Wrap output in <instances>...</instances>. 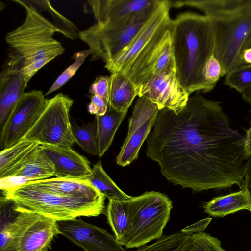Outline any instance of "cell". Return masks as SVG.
Wrapping results in <instances>:
<instances>
[{"label": "cell", "instance_id": "4dcf8cb0", "mask_svg": "<svg viewBox=\"0 0 251 251\" xmlns=\"http://www.w3.org/2000/svg\"><path fill=\"white\" fill-rule=\"evenodd\" d=\"M224 84L242 93L251 86V64L241 65L226 75Z\"/></svg>", "mask_w": 251, "mask_h": 251}, {"label": "cell", "instance_id": "7a4b0ae2", "mask_svg": "<svg viewBox=\"0 0 251 251\" xmlns=\"http://www.w3.org/2000/svg\"><path fill=\"white\" fill-rule=\"evenodd\" d=\"M171 35L178 79L190 95L207 93L203 77L204 66L214 54L215 30L210 18L192 12L172 20Z\"/></svg>", "mask_w": 251, "mask_h": 251}, {"label": "cell", "instance_id": "30bf717a", "mask_svg": "<svg viewBox=\"0 0 251 251\" xmlns=\"http://www.w3.org/2000/svg\"><path fill=\"white\" fill-rule=\"evenodd\" d=\"M48 100L41 90L24 93L1 129V151L24 138L42 113Z\"/></svg>", "mask_w": 251, "mask_h": 251}, {"label": "cell", "instance_id": "6da1fadb", "mask_svg": "<svg viewBox=\"0 0 251 251\" xmlns=\"http://www.w3.org/2000/svg\"><path fill=\"white\" fill-rule=\"evenodd\" d=\"M221 104L196 94L178 113L158 111L146 154L174 185L194 192L235 185L242 190L248 159L245 136L231 128Z\"/></svg>", "mask_w": 251, "mask_h": 251}, {"label": "cell", "instance_id": "60d3db41", "mask_svg": "<svg viewBox=\"0 0 251 251\" xmlns=\"http://www.w3.org/2000/svg\"><path fill=\"white\" fill-rule=\"evenodd\" d=\"M251 44V29L250 33L247 37L245 44L243 47V51L246 49L250 48Z\"/></svg>", "mask_w": 251, "mask_h": 251}, {"label": "cell", "instance_id": "f35d334b", "mask_svg": "<svg viewBox=\"0 0 251 251\" xmlns=\"http://www.w3.org/2000/svg\"><path fill=\"white\" fill-rule=\"evenodd\" d=\"M244 141V150L246 156L248 158L251 156V121L250 127L246 130Z\"/></svg>", "mask_w": 251, "mask_h": 251}, {"label": "cell", "instance_id": "52a82bcc", "mask_svg": "<svg viewBox=\"0 0 251 251\" xmlns=\"http://www.w3.org/2000/svg\"><path fill=\"white\" fill-rule=\"evenodd\" d=\"M161 0L133 21L123 25H100L95 23L79 31V38L89 47L91 60L112 62L134 40L158 8Z\"/></svg>", "mask_w": 251, "mask_h": 251}, {"label": "cell", "instance_id": "f546056e", "mask_svg": "<svg viewBox=\"0 0 251 251\" xmlns=\"http://www.w3.org/2000/svg\"><path fill=\"white\" fill-rule=\"evenodd\" d=\"M30 1L34 5L42 7L43 10L49 11L52 17L56 19L57 26L65 36L73 40L79 37V31L75 25L57 11L51 6L49 0Z\"/></svg>", "mask_w": 251, "mask_h": 251}, {"label": "cell", "instance_id": "ba28073f", "mask_svg": "<svg viewBox=\"0 0 251 251\" xmlns=\"http://www.w3.org/2000/svg\"><path fill=\"white\" fill-rule=\"evenodd\" d=\"M74 100L59 93L48 99L42 113L22 140L71 147L75 143L69 112Z\"/></svg>", "mask_w": 251, "mask_h": 251}, {"label": "cell", "instance_id": "5b68a950", "mask_svg": "<svg viewBox=\"0 0 251 251\" xmlns=\"http://www.w3.org/2000/svg\"><path fill=\"white\" fill-rule=\"evenodd\" d=\"M1 189L3 196L12 200L19 206L57 222L105 213V199L65 196L40 188L30 181Z\"/></svg>", "mask_w": 251, "mask_h": 251}, {"label": "cell", "instance_id": "1f68e13d", "mask_svg": "<svg viewBox=\"0 0 251 251\" xmlns=\"http://www.w3.org/2000/svg\"><path fill=\"white\" fill-rule=\"evenodd\" d=\"M184 251H228L224 249L219 239L204 232L195 233L190 237Z\"/></svg>", "mask_w": 251, "mask_h": 251}, {"label": "cell", "instance_id": "2e32d148", "mask_svg": "<svg viewBox=\"0 0 251 251\" xmlns=\"http://www.w3.org/2000/svg\"><path fill=\"white\" fill-rule=\"evenodd\" d=\"M28 83L20 70L8 61L0 74V126L1 129L24 94Z\"/></svg>", "mask_w": 251, "mask_h": 251}, {"label": "cell", "instance_id": "f1b7e54d", "mask_svg": "<svg viewBox=\"0 0 251 251\" xmlns=\"http://www.w3.org/2000/svg\"><path fill=\"white\" fill-rule=\"evenodd\" d=\"M159 110L156 104L144 97L139 98L129 119L126 138H130L155 113Z\"/></svg>", "mask_w": 251, "mask_h": 251}, {"label": "cell", "instance_id": "8d00e7d4", "mask_svg": "<svg viewBox=\"0 0 251 251\" xmlns=\"http://www.w3.org/2000/svg\"><path fill=\"white\" fill-rule=\"evenodd\" d=\"M242 189L247 196L250 207V211L251 212V156L248 158L246 162Z\"/></svg>", "mask_w": 251, "mask_h": 251}, {"label": "cell", "instance_id": "b9f144b4", "mask_svg": "<svg viewBox=\"0 0 251 251\" xmlns=\"http://www.w3.org/2000/svg\"><path fill=\"white\" fill-rule=\"evenodd\" d=\"M250 48H251V45H250Z\"/></svg>", "mask_w": 251, "mask_h": 251}, {"label": "cell", "instance_id": "e0dca14e", "mask_svg": "<svg viewBox=\"0 0 251 251\" xmlns=\"http://www.w3.org/2000/svg\"><path fill=\"white\" fill-rule=\"evenodd\" d=\"M58 234L57 221L43 216L25 231L10 251H48Z\"/></svg>", "mask_w": 251, "mask_h": 251}, {"label": "cell", "instance_id": "277c9868", "mask_svg": "<svg viewBox=\"0 0 251 251\" xmlns=\"http://www.w3.org/2000/svg\"><path fill=\"white\" fill-rule=\"evenodd\" d=\"M12 1L24 8L26 17L19 27L6 36L10 50L8 62L20 70L28 83L40 69L64 52L62 44L53 38L56 32H62L30 0Z\"/></svg>", "mask_w": 251, "mask_h": 251}, {"label": "cell", "instance_id": "ffe728a7", "mask_svg": "<svg viewBox=\"0 0 251 251\" xmlns=\"http://www.w3.org/2000/svg\"><path fill=\"white\" fill-rule=\"evenodd\" d=\"M108 106L120 113L127 112L137 96L136 87L125 75L112 73L110 77Z\"/></svg>", "mask_w": 251, "mask_h": 251}, {"label": "cell", "instance_id": "44dd1931", "mask_svg": "<svg viewBox=\"0 0 251 251\" xmlns=\"http://www.w3.org/2000/svg\"><path fill=\"white\" fill-rule=\"evenodd\" d=\"M203 207L205 213L216 217H223L240 210H250L247 196L242 189L215 197L205 203Z\"/></svg>", "mask_w": 251, "mask_h": 251}, {"label": "cell", "instance_id": "484cf974", "mask_svg": "<svg viewBox=\"0 0 251 251\" xmlns=\"http://www.w3.org/2000/svg\"><path fill=\"white\" fill-rule=\"evenodd\" d=\"M54 166L40 149L35 157L19 171L15 177H23L30 181L48 179L54 176Z\"/></svg>", "mask_w": 251, "mask_h": 251}, {"label": "cell", "instance_id": "74e56055", "mask_svg": "<svg viewBox=\"0 0 251 251\" xmlns=\"http://www.w3.org/2000/svg\"><path fill=\"white\" fill-rule=\"evenodd\" d=\"M212 220L211 218H206L183 228L181 231L188 235L203 232L207 227Z\"/></svg>", "mask_w": 251, "mask_h": 251}, {"label": "cell", "instance_id": "ac0fdd59", "mask_svg": "<svg viewBox=\"0 0 251 251\" xmlns=\"http://www.w3.org/2000/svg\"><path fill=\"white\" fill-rule=\"evenodd\" d=\"M40 144L23 140L0 153V178L15 177L36 156Z\"/></svg>", "mask_w": 251, "mask_h": 251}, {"label": "cell", "instance_id": "e575fe53", "mask_svg": "<svg viewBox=\"0 0 251 251\" xmlns=\"http://www.w3.org/2000/svg\"><path fill=\"white\" fill-rule=\"evenodd\" d=\"M109 86V77L107 76H100L95 79L91 85L89 91L92 95L99 96L108 105Z\"/></svg>", "mask_w": 251, "mask_h": 251}, {"label": "cell", "instance_id": "7402d4cb", "mask_svg": "<svg viewBox=\"0 0 251 251\" xmlns=\"http://www.w3.org/2000/svg\"><path fill=\"white\" fill-rule=\"evenodd\" d=\"M126 113L119 112L108 106L104 115L96 116L99 158L104 155L112 144L116 132Z\"/></svg>", "mask_w": 251, "mask_h": 251}, {"label": "cell", "instance_id": "ab89813d", "mask_svg": "<svg viewBox=\"0 0 251 251\" xmlns=\"http://www.w3.org/2000/svg\"><path fill=\"white\" fill-rule=\"evenodd\" d=\"M242 59L244 63L251 64V48H249L242 53Z\"/></svg>", "mask_w": 251, "mask_h": 251}, {"label": "cell", "instance_id": "d6a6232c", "mask_svg": "<svg viewBox=\"0 0 251 251\" xmlns=\"http://www.w3.org/2000/svg\"><path fill=\"white\" fill-rule=\"evenodd\" d=\"M90 54L91 51L89 49L75 53L73 55L75 60L73 63L60 75L46 93V95H49L58 90L68 82L83 64L86 57Z\"/></svg>", "mask_w": 251, "mask_h": 251}, {"label": "cell", "instance_id": "d6986e66", "mask_svg": "<svg viewBox=\"0 0 251 251\" xmlns=\"http://www.w3.org/2000/svg\"><path fill=\"white\" fill-rule=\"evenodd\" d=\"M30 181L40 188L65 196L95 200L105 199L86 180L54 177Z\"/></svg>", "mask_w": 251, "mask_h": 251}, {"label": "cell", "instance_id": "8fae6325", "mask_svg": "<svg viewBox=\"0 0 251 251\" xmlns=\"http://www.w3.org/2000/svg\"><path fill=\"white\" fill-rule=\"evenodd\" d=\"M137 96L156 104L159 110L167 108L178 113L186 105L189 93L179 81L176 69L169 68L153 76L136 89Z\"/></svg>", "mask_w": 251, "mask_h": 251}, {"label": "cell", "instance_id": "4316f807", "mask_svg": "<svg viewBox=\"0 0 251 251\" xmlns=\"http://www.w3.org/2000/svg\"><path fill=\"white\" fill-rule=\"evenodd\" d=\"M190 237L181 231L163 235L154 243L139 247L134 251H184Z\"/></svg>", "mask_w": 251, "mask_h": 251}, {"label": "cell", "instance_id": "7c38bea8", "mask_svg": "<svg viewBox=\"0 0 251 251\" xmlns=\"http://www.w3.org/2000/svg\"><path fill=\"white\" fill-rule=\"evenodd\" d=\"M60 234L85 251H127L114 235L78 217L58 222Z\"/></svg>", "mask_w": 251, "mask_h": 251}, {"label": "cell", "instance_id": "603a6c76", "mask_svg": "<svg viewBox=\"0 0 251 251\" xmlns=\"http://www.w3.org/2000/svg\"><path fill=\"white\" fill-rule=\"evenodd\" d=\"M158 112L153 114L130 138L125 140L116 157L118 165L125 167L137 159L139 150L152 128Z\"/></svg>", "mask_w": 251, "mask_h": 251}, {"label": "cell", "instance_id": "3957f363", "mask_svg": "<svg viewBox=\"0 0 251 251\" xmlns=\"http://www.w3.org/2000/svg\"><path fill=\"white\" fill-rule=\"evenodd\" d=\"M171 7L189 6L203 12L215 30L214 56L223 77L242 65L243 47L251 29V0H169Z\"/></svg>", "mask_w": 251, "mask_h": 251}, {"label": "cell", "instance_id": "8992f818", "mask_svg": "<svg viewBox=\"0 0 251 251\" xmlns=\"http://www.w3.org/2000/svg\"><path fill=\"white\" fill-rule=\"evenodd\" d=\"M126 202L130 225L124 246L138 248L163 236L173 208L167 196L154 191L146 192L131 197Z\"/></svg>", "mask_w": 251, "mask_h": 251}, {"label": "cell", "instance_id": "4fadbf2b", "mask_svg": "<svg viewBox=\"0 0 251 251\" xmlns=\"http://www.w3.org/2000/svg\"><path fill=\"white\" fill-rule=\"evenodd\" d=\"M0 251H10L25 231L43 216L4 196L0 198Z\"/></svg>", "mask_w": 251, "mask_h": 251}, {"label": "cell", "instance_id": "d4e9b609", "mask_svg": "<svg viewBox=\"0 0 251 251\" xmlns=\"http://www.w3.org/2000/svg\"><path fill=\"white\" fill-rule=\"evenodd\" d=\"M85 180L109 200L126 201L131 198L120 189L107 174L100 160L93 166L91 173Z\"/></svg>", "mask_w": 251, "mask_h": 251}, {"label": "cell", "instance_id": "836d02e7", "mask_svg": "<svg viewBox=\"0 0 251 251\" xmlns=\"http://www.w3.org/2000/svg\"><path fill=\"white\" fill-rule=\"evenodd\" d=\"M221 71L219 61L214 55H212L206 63L203 71V77L208 92L213 89L221 77Z\"/></svg>", "mask_w": 251, "mask_h": 251}, {"label": "cell", "instance_id": "5bb4252c", "mask_svg": "<svg viewBox=\"0 0 251 251\" xmlns=\"http://www.w3.org/2000/svg\"><path fill=\"white\" fill-rule=\"evenodd\" d=\"M159 0H90L87 1L97 23L123 25L134 20Z\"/></svg>", "mask_w": 251, "mask_h": 251}, {"label": "cell", "instance_id": "cb8c5ba5", "mask_svg": "<svg viewBox=\"0 0 251 251\" xmlns=\"http://www.w3.org/2000/svg\"><path fill=\"white\" fill-rule=\"evenodd\" d=\"M105 214L117 240L124 246L128 234L130 225L126 200H109Z\"/></svg>", "mask_w": 251, "mask_h": 251}, {"label": "cell", "instance_id": "83f0119b", "mask_svg": "<svg viewBox=\"0 0 251 251\" xmlns=\"http://www.w3.org/2000/svg\"><path fill=\"white\" fill-rule=\"evenodd\" d=\"M73 131L75 143L88 154L98 155L96 121L81 126L75 124Z\"/></svg>", "mask_w": 251, "mask_h": 251}, {"label": "cell", "instance_id": "d590c367", "mask_svg": "<svg viewBox=\"0 0 251 251\" xmlns=\"http://www.w3.org/2000/svg\"><path fill=\"white\" fill-rule=\"evenodd\" d=\"M91 100V102L88 106V112L96 116L104 115L107 111L108 105L96 95H92Z\"/></svg>", "mask_w": 251, "mask_h": 251}, {"label": "cell", "instance_id": "9c48e42d", "mask_svg": "<svg viewBox=\"0 0 251 251\" xmlns=\"http://www.w3.org/2000/svg\"><path fill=\"white\" fill-rule=\"evenodd\" d=\"M169 0H162L157 10L132 42L105 67L111 73L126 75L136 62L170 29Z\"/></svg>", "mask_w": 251, "mask_h": 251}, {"label": "cell", "instance_id": "9a60e30c", "mask_svg": "<svg viewBox=\"0 0 251 251\" xmlns=\"http://www.w3.org/2000/svg\"><path fill=\"white\" fill-rule=\"evenodd\" d=\"M54 166L56 177L85 180L92 168L85 156L68 146L40 145Z\"/></svg>", "mask_w": 251, "mask_h": 251}]
</instances>
